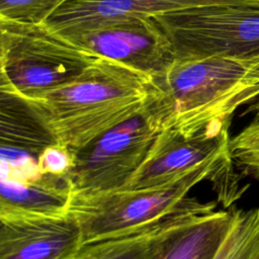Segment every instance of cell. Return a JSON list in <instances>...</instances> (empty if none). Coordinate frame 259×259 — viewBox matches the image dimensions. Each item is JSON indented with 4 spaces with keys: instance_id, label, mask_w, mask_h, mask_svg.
Returning <instances> with one entry per match:
<instances>
[{
    "instance_id": "1",
    "label": "cell",
    "mask_w": 259,
    "mask_h": 259,
    "mask_svg": "<svg viewBox=\"0 0 259 259\" xmlns=\"http://www.w3.org/2000/svg\"><path fill=\"white\" fill-rule=\"evenodd\" d=\"M259 97V74L219 56H181L152 76L143 115L154 132L189 138L230 128L236 110Z\"/></svg>"
},
{
    "instance_id": "2",
    "label": "cell",
    "mask_w": 259,
    "mask_h": 259,
    "mask_svg": "<svg viewBox=\"0 0 259 259\" xmlns=\"http://www.w3.org/2000/svg\"><path fill=\"white\" fill-rule=\"evenodd\" d=\"M152 76L98 57L73 80L27 98L59 144L78 150L119 123L143 113Z\"/></svg>"
},
{
    "instance_id": "3",
    "label": "cell",
    "mask_w": 259,
    "mask_h": 259,
    "mask_svg": "<svg viewBox=\"0 0 259 259\" xmlns=\"http://www.w3.org/2000/svg\"><path fill=\"white\" fill-rule=\"evenodd\" d=\"M231 153L212 157L186 175L160 186L101 191L72 190L68 213L82 234V245L115 235L152 221L179 207L191 188L208 180L225 207L239 199L247 186L239 185L240 176Z\"/></svg>"
},
{
    "instance_id": "4",
    "label": "cell",
    "mask_w": 259,
    "mask_h": 259,
    "mask_svg": "<svg viewBox=\"0 0 259 259\" xmlns=\"http://www.w3.org/2000/svg\"><path fill=\"white\" fill-rule=\"evenodd\" d=\"M96 58L44 23L0 18V84L24 97L73 80Z\"/></svg>"
},
{
    "instance_id": "5",
    "label": "cell",
    "mask_w": 259,
    "mask_h": 259,
    "mask_svg": "<svg viewBox=\"0 0 259 259\" xmlns=\"http://www.w3.org/2000/svg\"><path fill=\"white\" fill-rule=\"evenodd\" d=\"M153 18L175 57H225L259 74V6L192 7Z\"/></svg>"
},
{
    "instance_id": "6",
    "label": "cell",
    "mask_w": 259,
    "mask_h": 259,
    "mask_svg": "<svg viewBox=\"0 0 259 259\" xmlns=\"http://www.w3.org/2000/svg\"><path fill=\"white\" fill-rule=\"evenodd\" d=\"M156 136L140 114L74 150L75 163L69 175L73 190L101 191L122 187L143 164Z\"/></svg>"
},
{
    "instance_id": "7",
    "label": "cell",
    "mask_w": 259,
    "mask_h": 259,
    "mask_svg": "<svg viewBox=\"0 0 259 259\" xmlns=\"http://www.w3.org/2000/svg\"><path fill=\"white\" fill-rule=\"evenodd\" d=\"M63 36L96 57L117 61L151 76L163 71L175 58L168 36L149 16L112 18Z\"/></svg>"
},
{
    "instance_id": "8",
    "label": "cell",
    "mask_w": 259,
    "mask_h": 259,
    "mask_svg": "<svg viewBox=\"0 0 259 259\" xmlns=\"http://www.w3.org/2000/svg\"><path fill=\"white\" fill-rule=\"evenodd\" d=\"M215 207L214 201L189 196L179 207L152 221L83 244L74 259H163L180 234Z\"/></svg>"
},
{
    "instance_id": "9",
    "label": "cell",
    "mask_w": 259,
    "mask_h": 259,
    "mask_svg": "<svg viewBox=\"0 0 259 259\" xmlns=\"http://www.w3.org/2000/svg\"><path fill=\"white\" fill-rule=\"evenodd\" d=\"M229 130L208 131L189 138L168 131L158 133L143 164L120 188L167 184L212 157L231 153Z\"/></svg>"
},
{
    "instance_id": "10",
    "label": "cell",
    "mask_w": 259,
    "mask_h": 259,
    "mask_svg": "<svg viewBox=\"0 0 259 259\" xmlns=\"http://www.w3.org/2000/svg\"><path fill=\"white\" fill-rule=\"evenodd\" d=\"M81 246L80 228L69 213L0 211V259H69Z\"/></svg>"
},
{
    "instance_id": "11",
    "label": "cell",
    "mask_w": 259,
    "mask_h": 259,
    "mask_svg": "<svg viewBox=\"0 0 259 259\" xmlns=\"http://www.w3.org/2000/svg\"><path fill=\"white\" fill-rule=\"evenodd\" d=\"M259 6V0H66L42 22L65 35L121 16H149L205 6Z\"/></svg>"
},
{
    "instance_id": "12",
    "label": "cell",
    "mask_w": 259,
    "mask_h": 259,
    "mask_svg": "<svg viewBox=\"0 0 259 259\" xmlns=\"http://www.w3.org/2000/svg\"><path fill=\"white\" fill-rule=\"evenodd\" d=\"M72 183L67 176L41 174L32 179L1 176L0 211L34 215L68 213Z\"/></svg>"
},
{
    "instance_id": "13",
    "label": "cell",
    "mask_w": 259,
    "mask_h": 259,
    "mask_svg": "<svg viewBox=\"0 0 259 259\" xmlns=\"http://www.w3.org/2000/svg\"><path fill=\"white\" fill-rule=\"evenodd\" d=\"M0 142L38 156L58 144L37 108L9 86L0 84Z\"/></svg>"
},
{
    "instance_id": "14",
    "label": "cell",
    "mask_w": 259,
    "mask_h": 259,
    "mask_svg": "<svg viewBox=\"0 0 259 259\" xmlns=\"http://www.w3.org/2000/svg\"><path fill=\"white\" fill-rule=\"evenodd\" d=\"M232 207L214 210L180 234L163 259H212L231 224Z\"/></svg>"
},
{
    "instance_id": "15",
    "label": "cell",
    "mask_w": 259,
    "mask_h": 259,
    "mask_svg": "<svg viewBox=\"0 0 259 259\" xmlns=\"http://www.w3.org/2000/svg\"><path fill=\"white\" fill-rule=\"evenodd\" d=\"M212 259H259V207H232L229 230Z\"/></svg>"
},
{
    "instance_id": "16",
    "label": "cell",
    "mask_w": 259,
    "mask_h": 259,
    "mask_svg": "<svg viewBox=\"0 0 259 259\" xmlns=\"http://www.w3.org/2000/svg\"><path fill=\"white\" fill-rule=\"evenodd\" d=\"M230 149L240 174L259 180V118L231 137Z\"/></svg>"
},
{
    "instance_id": "17",
    "label": "cell",
    "mask_w": 259,
    "mask_h": 259,
    "mask_svg": "<svg viewBox=\"0 0 259 259\" xmlns=\"http://www.w3.org/2000/svg\"><path fill=\"white\" fill-rule=\"evenodd\" d=\"M66 0H0V18L42 23Z\"/></svg>"
},
{
    "instance_id": "18",
    "label": "cell",
    "mask_w": 259,
    "mask_h": 259,
    "mask_svg": "<svg viewBox=\"0 0 259 259\" xmlns=\"http://www.w3.org/2000/svg\"><path fill=\"white\" fill-rule=\"evenodd\" d=\"M37 162L42 174L69 177L75 163V151L58 143L46 148L37 156Z\"/></svg>"
},
{
    "instance_id": "19",
    "label": "cell",
    "mask_w": 259,
    "mask_h": 259,
    "mask_svg": "<svg viewBox=\"0 0 259 259\" xmlns=\"http://www.w3.org/2000/svg\"><path fill=\"white\" fill-rule=\"evenodd\" d=\"M249 112H253L255 114V119L259 118V97L253 101V103L248 107V109L246 110V113Z\"/></svg>"
}]
</instances>
